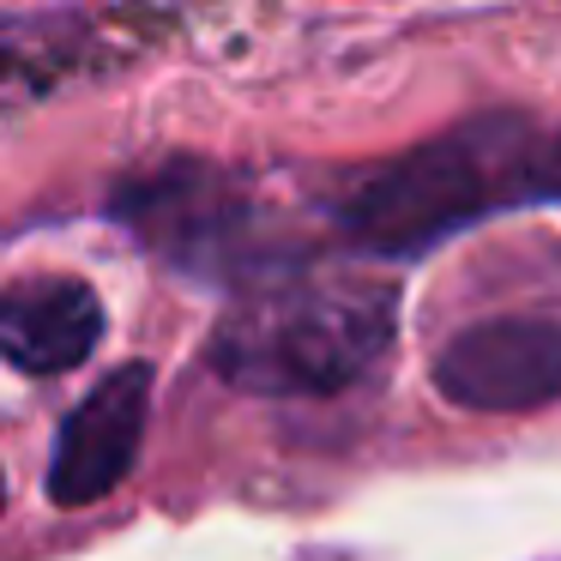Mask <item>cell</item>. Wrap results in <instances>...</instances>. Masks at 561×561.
<instances>
[{"mask_svg": "<svg viewBox=\"0 0 561 561\" xmlns=\"http://www.w3.org/2000/svg\"><path fill=\"white\" fill-rule=\"evenodd\" d=\"M525 194H543V151L525 115L495 110L363 170L332 199V218L368 254H416L423 242Z\"/></svg>", "mask_w": 561, "mask_h": 561, "instance_id": "obj_1", "label": "cell"}, {"mask_svg": "<svg viewBox=\"0 0 561 561\" xmlns=\"http://www.w3.org/2000/svg\"><path fill=\"white\" fill-rule=\"evenodd\" d=\"M399 290L387 278H284L248 290L211 332V368L242 392H339L387 356Z\"/></svg>", "mask_w": 561, "mask_h": 561, "instance_id": "obj_2", "label": "cell"}, {"mask_svg": "<svg viewBox=\"0 0 561 561\" xmlns=\"http://www.w3.org/2000/svg\"><path fill=\"white\" fill-rule=\"evenodd\" d=\"M110 211L139 236V248L187 272H242L248 260H260V206L248 182H236L218 163L175 158L151 175H134L115 187Z\"/></svg>", "mask_w": 561, "mask_h": 561, "instance_id": "obj_3", "label": "cell"}, {"mask_svg": "<svg viewBox=\"0 0 561 561\" xmlns=\"http://www.w3.org/2000/svg\"><path fill=\"white\" fill-rule=\"evenodd\" d=\"M435 387L465 411H531L561 399V320H483L440 344Z\"/></svg>", "mask_w": 561, "mask_h": 561, "instance_id": "obj_4", "label": "cell"}, {"mask_svg": "<svg viewBox=\"0 0 561 561\" xmlns=\"http://www.w3.org/2000/svg\"><path fill=\"white\" fill-rule=\"evenodd\" d=\"M146 411H151V368L146 363H122L73 416L61 423L49 459V501L61 507H85V501L110 495L127 477L146 435Z\"/></svg>", "mask_w": 561, "mask_h": 561, "instance_id": "obj_5", "label": "cell"}, {"mask_svg": "<svg viewBox=\"0 0 561 561\" xmlns=\"http://www.w3.org/2000/svg\"><path fill=\"white\" fill-rule=\"evenodd\" d=\"M103 339V302L85 278H19L0 302V351L19 375H67Z\"/></svg>", "mask_w": 561, "mask_h": 561, "instance_id": "obj_6", "label": "cell"}, {"mask_svg": "<svg viewBox=\"0 0 561 561\" xmlns=\"http://www.w3.org/2000/svg\"><path fill=\"white\" fill-rule=\"evenodd\" d=\"M543 194H561V139L543 146Z\"/></svg>", "mask_w": 561, "mask_h": 561, "instance_id": "obj_7", "label": "cell"}]
</instances>
